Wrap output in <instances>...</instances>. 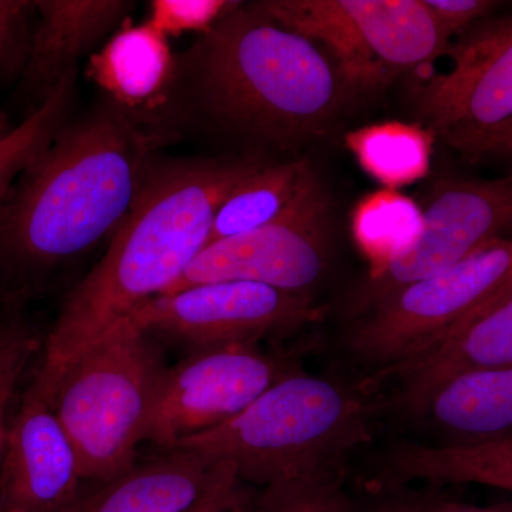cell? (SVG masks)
<instances>
[{"mask_svg": "<svg viewBox=\"0 0 512 512\" xmlns=\"http://www.w3.org/2000/svg\"><path fill=\"white\" fill-rule=\"evenodd\" d=\"M177 138L157 113L109 99L67 120L0 200L3 284L19 295L110 242Z\"/></svg>", "mask_w": 512, "mask_h": 512, "instance_id": "obj_1", "label": "cell"}, {"mask_svg": "<svg viewBox=\"0 0 512 512\" xmlns=\"http://www.w3.org/2000/svg\"><path fill=\"white\" fill-rule=\"evenodd\" d=\"M264 163L158 157L106 252L64 299L30 387L49 402L77 357L141 303L163 295L207 245L222 202Z\"/></svg>", "mask_w": 512, "mask_h": 512, "instance_id": "obj_2", "label": "cell"}, {"mask_svg": "<svg viewBox=\"0 0 512 512\" xmlns=\"http://www.w3.org/2000/svg\"><path fill=\"white\" fill-rule=\"evenodd\" d=\"M345 80L325 50L239 2L177 56L160 110L181 123L261 146L288 147L325 133L342 109Z\"/></svg>", "mask_w": 512, "mask_h": 512, "instance_id": "obj_3", "label": "cell"}, {"mask_svg": "<svg viewBox=\"0 0 512 512\" xmlns=\"http://www.w3.org/2000/svg\"><path fill=\"white\" fill-rule=\"evenodd\" d=\"M383 409L367 377L352 383L296 370L238 416L174 448L231 464L242 483L262 488L345 474L353 453L373 441Z\"/></svg>", "mask_w": 512, "mask_h": 512, "instance_id": "obj_4", "label": "cell"}, {"mask_svg": "<svg viewBox=\"0 0 512 512\" xmlns=\"http://www.w3.org/2000/svg\"><path fill=\"white\" fill-rule=\"evenodd\" d=\"M157 342L126 316L57 383L49 403L76 450L83 480L104 483L136 466L167 369Z\"/></svg>", "mask_w": 512, "mask_h": 512, "instance_id": "obj_5", "label": "cell"}, {"mask_svg": "<svg viewBox=\"0 0 512 512\" xmlns=\"http://www.w3.org/2000/svg\"><path fill=\"white\" fill-rule=\"evenodd\" d=\"M512 281V239L498 238L463 262L403 286L352 318L346 349L379 382L431 352Z\"/></svg>", "mask_w": 512, "mask_h": 512, "instance_id": "obj_6", "label": "cell"}, {"mask_svg": "<svg viewBox=\"0 0 512 512\" xmlns=\"http://www.w3.org/2000/svg\"><path fill=\"white\" fill-rule=\"evenodd\" d=\"M256 8L335 57L346 86H384L446 52L450 37L424 0H264Z\"/></svg>", "mask_w": 512, "mask_h": 512, "instance_id": "obj_7", "label": "cell"}, {"mask_svg": "<svg viewBox=\"0 0 512 512\" xmlns=\"http://www.w3.org/2000/svg\"><path fill=\"white\" fill-rule=\"evenodd\" d=\"M128 316L154 339L192 353L286 339L319 322L323 311L312 295L224 281L163 293Z\"/></svg>", "mask_w": 512, "mask_h": 512, "instance_id": "obj_8", "label": "cell"}, {"mask_svg": "<svg viewBox=\"0 0 512 512\" xmlns=\"http://www.w3.org/2000/svg\"><path fill=\"white\" fill-rule=\"evenodd\" d=\"M414 101L419 119L448 146L468 157L498 153L512 128V13L463 32L447 69Z\"/></svg>", "mask_w": 512, "mask_h": 512, "instance_id": "obj_9", "label": "cell"}, {"mask_svg": "<svg viewBox=\"0 0 512 512\" xmlns=\"http://www.w3.org/2000/svg\"><path fill=\"white\" fill-rule=\"evenodd\" d=\"M332 248L330 200L313 173L276 220L207 245L164 293L210 282L244 281L312 295L328 272Z\"/></svg>", "mask_w": 512, "mask_h": 512, "instance_id": "obj_10", "label": "cell"}, {"mask_svg": "<svg viewBox=\"0 0 512 512\" xmlns=\"http://www.w3.org/2000/svg\"><path fill=\"white\" fill-rule=\"evenodd\" d=\"M296 370L301 369L293 357L264 345L187 353L161 377L144 441L173 450L180 441L238 416Z\"/></svg>", "mask_w": 512, "mask_h": 512, "instance_id": "obj_11", "label": "cell"}, {"mask_svg": "<svg viewBox=\"0 0 512 512\" xmlns=\"http://www.w3.org/2000/svg\"><path fill=\"white\" fill-rule=\"evenodd\" d=\"M512 225V175L494 181H456L421 211V227L396 254L372 265L350 302L352 318L403 286L453 268Z\"/></svg>", "mask_w": 512, "mask_h": 512, "instance_id": "obj_12", "label": "cell"}, {"mask_svg": "<svg viewBox=\"0 0 512 512\" xmlns=\"http://www.w3.org/2000/svg\"><path fill=\"white\" fill-rule=\"evenodd\" d=\"M72 441L32 387L10 419L0 464V512H69L83 493Z\"/></svg>", "mask_w": 512, "mask_h": 512, "instance_id": "obj_13", "label": "cell"}, {"mask_svg": "<svg viewBox=\"0 0 512 512\" xmlns=\"http://www.w3.org/2000/svg\"><path fill=\"white\" fill-rule=\"evenodd\" d=\"M439 447H478L512 441V367L448 377L400 407Z\"/></svg>", "mask_w": 512, "mask_h": 512, "instance_id": "obj_14", "label": "cell"}, {"mask_svg": "<svg viewBox=\"0 0 512 512\" xmlns=\"http://www.w3.org/2000/svg\"><path fill=\"white\" fill-rule=\"evenodd\" d=\"M37 18L22 86L33 110L49 99L67 73L77 69L101 40L131 18L130 0H36Z\"/></svg>", "mask_w": 512, "mask_h": 512, "instance_id": "obj_15", "label": "cell"}, {"mask_svg": "<svg viewBox=\"0 0 512 512\" xmlns=\"http://www.w3.org/2000/svg\"><path fill=\"white\" fill-rule=\"evenodd\" d=\"M503 367H512V291L495 296L437 348L376 383L397 382L400 409L448 377Z\"/></svg>", "mask_w": 512, "mask_h": 512, "instance_id": "obj_16", "label": "cell"}, {"mask_svg": "<svg viewBox=\"0 0 512 512\" xmlns=\"http://www.w3.org/2000/svg\"><path fill=\"white\" fill-rule=\"evenodd\" d=\"M177 56L170 40L146 23L128 19L92 53L86 74L120 106L160 113L173 87Z\"/></svg>", "mask_w": 512, "mask_h": 512, "instance_id": "obj_17", "label": "cell"}, {"mask_svg": "<svg viewBox=\"0 0 512 512\" xmlns=\"http://www.w3.org/2000/svg\"><path fill=\"white\" fill-rule=\"evenodd\" d=\"M214 466L197 451L173 448L83 490L69 512H184L204 493Z\"/></svg>", "mask_w": 512, "mask_h": 512, "instance_id": "obj_18", "label": "cell"}, {"mask_svg": "<svg viewBox=\"0 0 512 512\" xmlns=\"http://www.w3.org/2000/svg\"><path fill=\"white\" fill-rule=\"evenodd\" d=\"M478 484L512 493V441L439 447L404 440L387 448L365 485Z\"/></svg>", "mask_w": 512, "mask_h": 512, "instance_id": "obj_19", "label": "cell"}, {"mask_svg": "<svg viewBox=\"0 0 512 512\" xmlns=\"http://www.w3.org/2000/svg\"><path fill=\"white\" fill-rule=\"evenodd\" d=\"M312 175V167L305 160L265 161L222 202L212 222L207 245L255 231L276 220L291 207Z\"/></svg>", "mask_w": 512, "mask_h": 512, "instance_id": "obj_20", "label": "cell"}, {"mask_svg": "<svg viewBox=\"0 0 512 512\" xmlns=\"http://www.w3.org/2000/svg\"><path fill=\"white\" fill-rule=\"evenodd\" d=\"M348 143L367 173L389 187L412 183L429 170L431 143L421 128L379 124L350 134Z\"/></svg>", "mask_w": 512, "mask_h": 512, "instance_id": "obj_21", "label": "cell"}, {"mask_svg": "<svg viewBox=\"0 0 512 512\" xmlns=\"http://www.w3.org/2000/svg\"><path fill=\"white\" fill-rule=\"evenodd\" d=\"M79 69L63 77L45 103L0 140V200L33 158L49 146L57 131L69 120Z\"/></svg>", "mask_w": 512, "mask_h": 512, "instance_id": "obj_22", "label": "cell"}, {"mask_svg": "<svg viewBox=\"0 0 512 512\" xmlns=\"http://www.w3.org/2000/svg\"><path fill=\"white\" fill-rule=\"evenodd\" d=\"M420 227V208L396 191L375 192L353 212V235L372 259V265L409 245L419 234Z\"/></svg>", "mask_w": 512, "mask_h": 512, "instance_id": "obj_23", "label": "cell"}, {"mask_svg": "<svg viewBox=\"0 0 512 512\" xmlns=\"http://www.w3.org/2000/svg\"><path fill=\"white\" fill-rule=\"evenodd\" d=\"M345 474L269 485L248 494L238 512H352Z\"/></svg>", "mask_w": 512, "mask_h": 512, "instance_id": "obj_24", "label": "cell"}, {"mask_svg": "<svg viewBox=\"0 0 512 512\" xmlns=\"http://www.w3.org/2000/svg\"><path fill=\"white\" fill-rule=\"evenodd\" d=\"M352 512H512V504L480 507L454 500L431 485H363L362 497L353 498Z\"/></svg>", "mask_w": 512, "mask_h": 512, "instance_id": "obj_25", "label": "cell"}, {"mask_svg": "<svg viewBox=\"0 0 512 512\" xmlns=\"http://www.w3.org/2000/svg\"><path fill=\"white\" fill-rule=\"evenodd\" d=\"M36 348V339L22 319L8 316L0 320V464L8 436L10 403Z\"/></svg>", "mask_w": 512, "mask_h": 512, "instance_id": "obj_26", "label": "cell"}, {"mask_svg": "<svg viewBox=\"0 0 512 512\" xmlns=\"http://www.w3.org/2000/svg\"><path fill=\"white\" fill-rule=\"evenodd\" d=\"M239 2L228 0H151L146 25L170 39L185 33L208 32Z\"/></svg>", "mask_w": 512, "mask_h": 512, "instance_id": "obj_27", "label": "cell"}, {"mask_svg": "<svg viewBox=\"0 0 512 512\" xmlns=\"http://www.w3.org/2000/svg\"><path fill=\"white\" fill-rule=\"evenodd\" d=\"M37 18L32 0H0V80L22 79Z\"/></svg>", "mask_w": 512, "mask_h": 512, "instance_id": "obj_28", "label": "cell"}, {"mask_svg": "<svg viewBox=\"0 0 512 512\" xmlns=\"http://www.w3.org/2000/svg\"><path fill=\"white\" fill-rule=\"evenodd\" d=\"M247 495L235 468L217 463L212 467L204 493L184 512H238Z\"/></svg>", "mask_w": 512, "mask_h": 512, "instance_id": "obj_29", "label": "cell"}, {"mask_svg": "<svg viewBox=\"0 0 512 512\" xmlns=\"http://www.w3.org/2000/svg\"><path fill=\"white\" fill-rule=\"evenodd\" d=\"M443 32L448 37L466 32L495 8L490 0H424Z\"/></svg>", "mask_w": 512, "mask_h": 512, "instance_id": "obj_30", "label": "cell"}, {"mask_svg": "<svg viewBox=\"0 0 512 512\" xmlns=\"http://www.w3.org/2000/svg\"><path fill=\"white\" fill-rule=\"evenodd\" d=\"M12 126L9 124L8 117L5 116L2 110H0V140L8 136L10 131H12Z\"/></svg>", "mask_w": 512, "mask_h": 512, "instance_id": "obj_31", "label": "cell"}, {"mask_svg": "<svg viewBox=\"0 0 512 512\" xmlns=\"http://www.w3.org/2000/svg\"><path fill=\"white\" fill-rule=\"evenodd\" d=\"M498 153H512V128L510 133L507 134V137L504 138Z\"/></svg>", "mask_w": 512, "mask_h": 512, "instance_id": "obj_32", "label": "cell"}, {"mask_svg": "<svg viewBox=\"0 0 512 512\" xmlns=\"http://www.w3.org/2000/svg\"><path fill=\"white\" fill-rule=\"evenodd\" d=\"M508 291H512V281L510 282V284L507 285V288H505L504 291L501 293L508 292ZM501 293H500V295H501Z\"/></svg>", "mask_w": 512, "mask_h": 512, "instance_id": "obj_33", "label": "cell"}]
</instances>
